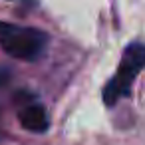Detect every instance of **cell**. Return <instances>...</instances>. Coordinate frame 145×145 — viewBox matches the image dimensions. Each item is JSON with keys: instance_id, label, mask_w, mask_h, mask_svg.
Wrapping results in <instances>:
<instances>
[{"instance_id": "1", "label": "cell", "mask_w": 145, "mask_h": 145, "mask_svg": "<svg viewBox=\"0 0 145 145\" xmlns=\"http://www.w3.org/2000/svg\"><path fill=\"white\" fill-rule=\"evenodd\" d=\"M46 44L48 34H44L38 28L0 22V48L16 60H36L38 56H42Z\"/></svg>"}, {"instance_id": "2", "label": "cell", "mask_w": 145, "mask_h": 145, "mask_svg": "<svg viewBox=\"0 0 145 145\" xmlns=\"http://www.w3.org/2000/svg\"><path fill=\"white\" fill-rule=\"evenodd\" d=\"M143 68H145V44L131 42L123 50L121 64H119L115 76L107 82V86L103 89V101L107 105H115L121 97H127L137 74Z\"/></svg>"}, {"instance_id": "3", "label": "cell", "mask_w": 145, "mask_h": 145, "mask_svg": "<svg viewBox=\"0 0 145 145\" xmlns=\"http://www.w3.org/2000/svg\"><path fill=\"white\" fill-rule=\"evenodd\" d=\"M18 119H20V125L28 131H34V133H42L48 129V113L42 105L38 103H32V105H26L20 113H18Z\"/></svg>"}, {"instance_id": "4", "label": "cell", "mask_w": 145, "mask_h": 145, "mask_svg": "<svg viewBox=\"0 0 145 145\" xmlns=\"http://www.w3.org/2000/svg\"><path fill=\"white\" fill-rule=\"evenodd\" d=\"M10 70L8 68H4V66H0V88H4L8 82H10Z\"/></svg>"}]
</instances>
